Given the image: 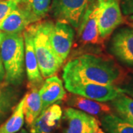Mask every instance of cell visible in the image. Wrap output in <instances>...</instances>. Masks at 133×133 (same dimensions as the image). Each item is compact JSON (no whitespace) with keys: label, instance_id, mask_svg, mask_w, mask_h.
<instances>
[{"label":"cell","instance_id":"f546056e","mask_svg":"<svg viewBox=\"0 0 133 133\" xmlns=\"http://www.w3.org/2000/svg\"><path fill=\"white\" fill-rule=\"evenodd\" d=\"M127 25L129 27L133 28V22H127Z\"/></svg>","mask_w":133,"mask_h":133},{"label":"cell","instance_id":"d6986e66","mask_svg":"<svg viewBox=\"0 0 133 133\" xmlns=\"http://www.w3.org/2000/svg\"><path fill=\"white\" fill-rule=\"evenodd\" d=\"M109 102V106L114 114L133 124V98L123 92H119Z\"/></svg>","mask_w":133,"mask_h":133},{"label":"cell","instance_id":"5b68a950","mask_svg":"<svg viewBox=\"0 0 133 133\" xmlns=\"http://www.w3.org/2000/svg\"><path fill=\"white\" fill-rule=\"evenodd\" d=\"M63 80L65 89L70 93L100 102H109L120 92L118 88L113 85L100 84L73 79Z\"/></svg>","mask_w":133,"mask_h":133},{"label":"cell","instance_id":"e0dca14e","mask_svg":"<svg viewBox=\"0 0 133 133\" xmlns=\"http://www.w3.org/2000/svg\"><path fill=\"white\" fill-rule=\"evenodd\" d=\"M4 82L0 85V121L12 112L19 101V91Z\"/></svg>","mask_w":133,"mask_h":133},{"label":"cell","instance_id":"4dcf8cb0","mask_svg":"<svg viewBox=\"0 0 133 133\" xmlns=\"http://www.w3.org/2000/svg\"><path fill=\"white\" fill-rule=\"evenodd\" d=\"M0 1H1V0H0Z\"/></svg>","mask_w":133,"mask_h":133},{"label":"cell","instance_id":"603a6c76","mask_svg":"<svg viewBox=\"0 0 133 133\" xmlns=\"http://www.w3.org/2000/svg\"><path fill=\"white\" fill-rule=\"evenodd\" d=\"M23 0H1L0 1V22L14 10Z\"/></svg>","mask_w":133,"mask_h":133},{"label":"cell","instance_id":"4fadbf2b","mask_svg":"<svg viewBox=\"0 0 133 133\" xmlns=\"http://www.w3.org/2000/svg\"><path fill=\"white\" fill-rule=\"evenodd\" d=\"M38 92L42 101V112L66 97V91L62 80L56 75L46 78Z\"/></svg>","mask_w":133,"mask_h":133},{"label":"cell","instance_id":"8992f818","mask_svg":"<svg viewBox=\"0 0 133 133\" xmlns=\"http://www.w3.org/2000/svg\"><path fill=\"white\" fill-rule=\"evenodd\" d=\"M107 51L119 63L133 67V28H118L109 37Z\"/></svg>","mask_w":133,"mask_h":133},{"label":"cell","instance_id":"ba28073f","mask_svg":"<svg viewBox=\"0 0 133 133\" xmlns=\"http://www.w3.org/2000/svg\"><path fill=\"white\" fill-rule=\"evenodd\" d=\"M76 37V30L64 22H56L50 33V40L58 62L62 66L71 52Z\"/></svg>","mask_w":133,"mask_h":133},{"label":"cell","instance_id":"7c38bea8","mask_svg":"<svg viewBox=\"0 0 133 133\" xmlns=\"http://www.w3.org/2000/svg\"><path fill=\"white\" fill-rule=\"evenodd\" d=\"M24 42V65L28 85L39 87L43 83V77L40 72L37 58L33 48V40L27 29L23 31Z\"/></svg>","mask_w":133,"mask_h":133},{"label":"cell","instance_id":"4316f807","mask_svg":"<svg viewBox=\"0 0 133 133\" xmlns=\"http://www.w3.org/2000/svg\"><path fill=\"white\" fill-rule=\"evenodd\" d=\"M3 34H4V33H3V32H2V31L0 30V47H1L2 41V38H3Z\"/></svg>","mask_w":133,"mask_h":133},{"label":"cell","instance_id":"cb8c5ba5","mask_svg":"<svg viewBox=\"0 0 133 133\" xmlns=\"http://www.w3.org/2000/svg\"><path fill=\"white\" fill-rule=\"evenodd\" d=\"M119 2L124 16L133 15V0H119Z\"/></svg>","mask_w":133,"mask_h":133},{"label":"cell","instance_id":"2e32d148","mask_svg":"<svg viewBox=\"0 0 133 133\" xmlns=\"http://www.w3.org/2000/svg\"><path fill=\"white\" fill-rule=\"evenodd\" d=\"M24 96V120L29 127L42 112V101L38 87L28 85V90Z\"/></svg>","mask_w":133,"mask_h":133},{"label":"cell","instance_id":"9c48e42d","mask_svg":"<svg viewBox=\"0 0 133 133\" xmlns=\"http://www.w3.org/2000/svg\"><path fill=\"white\" fill-rule=\"evenodd\" d=\"M90 0H51L50 12L56 22H64L76 30Z\"/></svg>","mask_w":133,"mask_h":133},{"label":"cell","instance_id":"5bb4252c","mask_svg":"<svg viewBox=\"0 0 133 133\" xmlns=\"http://www.w3.org/2000/svg\"><path fill=\"white\" fill-rule=\"evenodd\" d=\"M64 99L70 107L78 109L94 117L101 118L104 115L112 112L111 107L105 102H100L72 93L67 95Z\"/></svg>","mask_w":133,"mask_h":133},{"label":"cell","instance_id":"d4e9b609","mask_svg":"<svg viewBox=\"0 0 133 133\" xmlns=\"http://www.w3.org/2000/svg\"><path fill=\"white\" fill-rule=\"evenodd\" d=\"M5 72L4 66H3V64L1 59V56H0V85L2 84L5 82Z\"/></svg>","mask_w":133,"mask_h":133},{"label":"cell","instance_id":"484cf974","mask_svg":"<svg viewBox=\"0 0 133 133\" xmlns=\"http://www.w3.org/2000/svg\"><path fill=\"white\" fill-rule=\"evenodd\" d=\"M94 133H106V132H104V130L101 127V124H99L98 126H97V127H96L95 131H94Z\"/></svg>","mask_w":133,"mask_h":133},{"label":"cell","instance_id":"44dd1931","mask_svg":"<svg viewBox=\"0 0 133 133\" xmlns=\"http://www.w3.org/2000/svg\"><path fill=\"white\" fill-rule=\"evenodd\" d=\"M21 3L28 11L33 24L48 16L50 10L51 0H23Z\"/></svg>","mask_w":133,"mask_h":133},{"label":"cell","instance_id":"7a4b0ae2","mask_svg":"<svg viewBox=\"0 0 133 133\" xmlns=\"http://www.w3.org/2000/svg\"><path fill=\"white\" fill-rule=\"evenodd\" d=\"M0 56L5 69V82L14 87L24 80V42L23 33H5L0 47Z\"/></svg>","mask_w":133,"mask_h":133},{"label":"cell","instance_id":"30bf717a","mask_svg":"<svg viewBox=\"0 0 133 133\" xmlns=\"http://www.w3.org/2000/svg\"><path fill=\"white\" fill-rule=\"evenodd\" d=\"M100 121L95 117L72 107L63 111L62 133H94Z\"/></svg>","mask_w":133,"mask_h":133},{"label":"cell","instance_id":"9a60e30c","mask_svg":"<svg viewBox=\"0 0 133 133\" xmlns=\"http://www.w3.org/2000/svg\"><path fill=\"white\" fill-rule=\"evenodd\" d=\"M31 24L29 14L20 3L0 22V30L5 33H23Z\"/></svg>","mask_w":133,"mask_h":133},{"label":"cell","instance_id":"3957f363","mask_svg":"<svg viewBox=\"0 0 133 133\" xmlns=\"http://www.w3.org/2000/svg\"><path fill=\"white\" fill-rule=\"evenodd\" d=\"M54 24L52 20L42 19L26 28L32 36L34 51L43 78L55 75L61 66L52 51L50 40Z\"/></svg>","mask_w":133,"mask_h":133},{"label":"cell","instance_id":"83f0119b","mask_svg":"<svg viewBox=\"0 0 133 133\" xmlns=\"http://www.w3.org/2000/svg\"><path fill=\"white\" fill-rule=\"evenodd\" d=\"M16 133H29V132L27 131V130H26V129H25L22 128L21 130H19V132H17Z\"/></svg>","mask_w":133,"mask_h":133},{"label":"cell","instance_id":"ac0fdd59","mask_svg":"<svg viewBox=\"0 0 133 133\" xmlns=\"http://www.w3.org/2000/svg\"><path fill=\"white\" fill-rule=\"evenodd\" d=\"M99 121L106 133H133V124L113 112L104 115L100 118Z\"/></svg>","mask_w":133,"mask_h":133},{"label":"cell","instance_id":"f1b7e54d","mask_svg":"<svg viewBox=\"0 0 133 133\" xmlns=\"http://www.w3.org/2000/svg\"><path fill=\"white\" fill-rule=\"evenodd\" d=\"M127 19H128L129 22H133V15L127 16Z\"/></svg>","mask_w":133,"mask_h":133},{"label":"cell","instance_id":"ffe728a7","mask_svg":"<svg viewBox=\"0 0 133 133\" xmlns=\"http://www.w3.org/2000/svg\"><path fill=\"white\" fill-rule=\"evenodd\" d=\"M24 103V96L18 102L8 118L0 126V133H16L23 128L25 122Z\"/></svg>","mask_w":133,"mask_h":133},{"label":"cell","instance_id":"6da1fadb","mask_svg":"<svg viewBox=\"0 0 133 133\" xmlns=\"http://www.w3.org/2000/svg\"><path fill=\"white\" fill-rule=\"evenodd\" d=\"M125 73L126 70L112 57L86 52L66 62L63 68L62 78L116 87Z\"/></svg>","mask_w":133,"mask_h":133},{"label":"cell","instance_id":"7402d4cb","mask_svg":"<svg viewBox=\"0 0 133 133\" xmlns=\"http://www.w3.org/2000/svg\"><path fill=\"white\" fill-rule=\"evenodd\" d=\"M120 92L133 98V70L127 72L122 81L116 86Z\"/></svg>","mask_w":133,"mask_h":133},{"label":"cell","instance_id":"277c9868","mask_svg":"<svg viewBox=\"0 0 133 133\" xmlns=\"http://www.w3.org/2000/svg\"><path fill=\"white\" fill-rule=\"evenodd\" d=\"M98 1L90 0L76 29L75 39L78 48L98 49L104 45V41L101 38L98 30Z\"/></svg>","mask_w":133,"mask_h":133},{"label":"cell","instance_id":"8fae6325","mask_svg":"<svg viewBox=\"0 0 133 133\" xmlns=\"http://www.w3.org/2000/svg\"><path fill=\"white\" fill-rule=\"evenodd\" d=\"M63 110L58 104L44 109L31 124L30 133H61Z\"/></svg>","mask_w":133,"mask_h":133},{"label":"cell","instance_id":"52a82bcc","mask_svg":"<svg viewBox=\"0 0 133 133\" xmlns=\"http://www.w3.org/2000/svg\"><path fill=\"white\" fill-rule=\"evenodd\" d=\"M98 6V24L101 38H109L116 29L124 22L119 0H97Z\"/></svg>","mask_w":133,"mask_h":133}]
</instances>
